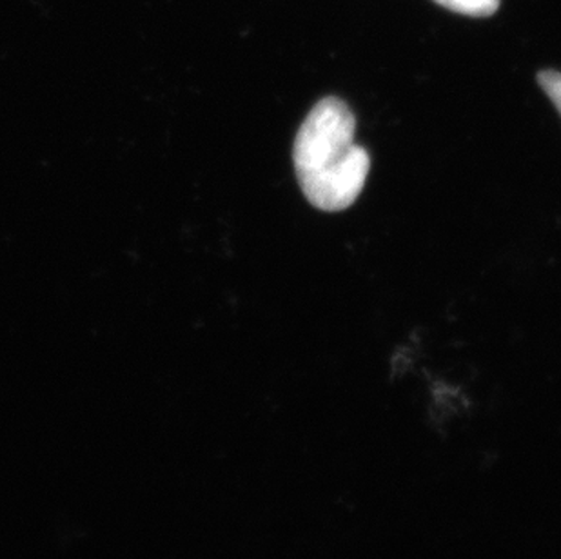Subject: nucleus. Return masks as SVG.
Returning <instances> with one entry per match:
<instances>
[{"label": "nucleus", "mask_w": 561, "mask_h": 559, "mask_svg": "<svg viewBox=\"0 0 561 559\" xmlns=\"http://www.w3.org/2000/svg\"><path fill=\"white\" fill-rule=\"evenodd\" d=\"M355 115L336 96L318 102L298 129L293 149L298 184L322 212L347 209L366 185L371 159L355 142Z\"/></svg>", "instance_id": "nucleus-1"}, {"label": "nucleus", "mask_w": 561, "mask_h": 559, "mask_svg": "<svg viewBox=\"0 0 561 559\" xmlns=\"http://www.w3.org/2000/svg\"><path fill=\"white\" fill-rule=\"evenodd\" d=\"M447 10L469 16H491L499 10L500 0H435Z\"/></svg>", "instance_id": "nucleus-2"}, {"label": "nucleus", "mask_w": 561, "mask_h": 559, "mask_svg": "<svg viewBox=\"0 0 561 559\" xmlns=\"http://www.w3.org/2000/svg\"><path fill=\"white\" fill-rule=\"evenodd\" d=\"M538 84L541 85V90L546 91L549 99L554 102V106L558 107V112L561 113V73L558 71H541L538 75Z\"/></svg>", "instance_id": "nucleus-3"}]
</instances>
